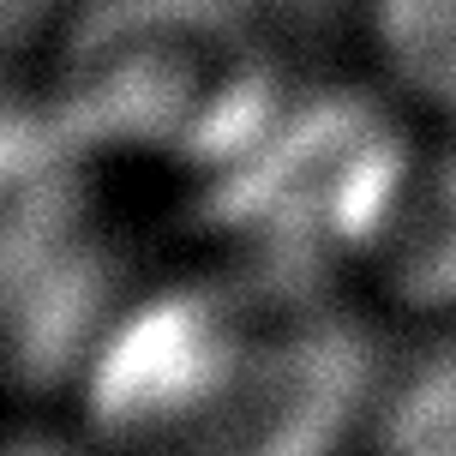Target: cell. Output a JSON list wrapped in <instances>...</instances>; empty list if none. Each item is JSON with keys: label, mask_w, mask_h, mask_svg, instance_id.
<instances>
[{"label": "cell", "mask_w": 456, "mask_h": 456, "mask_svg": "<svg viewBox=\"0 0 456 456\" xmlns=\"http://www.w3.org/2000/svg\"><path fill=\"white\" fill-rule=\"evenodd\" d=\"M37 91L102 168L199 186L289 91L258 0H72Z\"/></svg>", "instance_id": "cell-2"}, {"label": "cell", "mask_w": 456, "mask_h": 456, "mask_svg": "<svg viewBox=\"0 0 456 456\" xmlns=\"http://www.w3.org/2000/svg\"><path fill=\"white\" fill-rule=\"evenodd\" d=\"M348 282L379 300L390 319L409 324H456V133L420 126L403 181L372 247Z\"/></svg>", "instance_id": "cell-5"}, {"label": "cell", "mask_w": 456, "mask_h": 456, "mask_svg": "<svg viewBox=\"0 0 456 456\" xmlns=\"http://www.w3.org/2000/svg\"><path fill=\"white\" fill-rule=\"evenodd\" d=\"M102 162L43 91L0 96V342H43L78 366L114 300L96 265Z\"/></svg>", "instance_id": "cell-4"}, {"label": "cell", "mask_w": 456, "mask_h": 456, "mask_svg": "<svg viewBox=\"0 0 456 456\" xmlns=\"http://www.w3.org/2000/svg\"><path fill=\"white\" fill-rule=\"evenodd\" d=\"M379 379L337 276L216 252L114 300L72 403L96 456H366Z\"/></svg>", "instance_id": "cell-1"}, {"label": "cell", "mask_w": 456, "mask_h": 456, "mask_svg": "<svg viewBox=\"0 0 456 456\" xmlns=\"http://www.w3.org/2000/svg\"><path fill=\"white\" fill-rule=\"evenodd\" d=\"M372 72L420 126L456 133V0H361Z\"/></svg>", "instance_id": "cell-6"}, {"label": "cell", "mask_w": 456, "mask_h": 456, "mask_svg": "<svg viewBox=\"0 0 456 456\" xmlns=\"http://www.w3.org/2000/svg\"><path fill=\"white\" fill-rule=\"evenodd\" d=\"M420 144L385 85L306 91L289 85L265 126L199 181L223 252L348 282Z\"/></svg>", "instance_id": "cell-3"}, {"label": "cell", "mask_w": 456, "mask_h": 456, "mask_svg": "<svg viewBox=\"0 0 456 456\" xmlns=\"http://www.w3.org/2000/svg\"><path fill=\"white\" fill-rule=\"evenodd\" d=\"M0 456H96L91 438L78 427H30V420H6L0 427Z\"/></svg>", "instance_id": "cell-8"}, {"label": "cell", "mask_w": 456, "mask_h": 456, "mask_svg": "<svg viewBox=\"0 0 456 456\" xmlns=\"http://www.w3.org/2000/svg\"><path fill=\"white\" fill-rule=\"evenodd\" d=\"M366 456H456V337L414 348L409 361H385Z\"/></svg>", "instance_id": "cell-7"}]
</instances>
